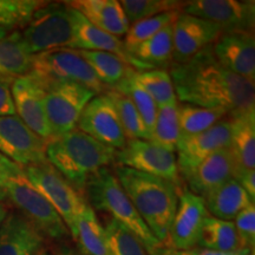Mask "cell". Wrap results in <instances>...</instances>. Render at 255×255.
<instances>
[{
  "mask_svg": "<svg viewBox=\"0 0 255 255\" xmlns=\"http://www.w3.org/2000/svg\"><path fill=\"white\" fill-rule=\"evenodd\" d=\"M183 13L210 21L228 31H254L255 2L252 0H191L184 1Z\"/></svg>",
  "mask_w": 255,
  "mask_h": 255,
  "instance_id": "12",
  "label": "cell"
},
{
  "mask_svg": "<svg viewBox=\"0 0 255 255\" xmlns=\"http://www.w3.org/2000/svg\"><path fill=\"white\" fill-rule=\"evenodd\" d=\"M130 25L168 12L182 11L184 1L177 0H123L120 1Z\"/></svg>",
  "mask_w": 255,
  "mask_h": 255,
  "instance_id": "36",
  "label": "cell"
},
{
  "mask_svg": "<svg viewBox=\"0 0 255 255\" xmlns=\"http://www.w3.org/2000/svg\"><path fill=\"white\" fill-rule=\"evenodd\" d=\"M208 216L202 197L188 189L181 190L167 246L178 251H190L196 247L203 222Z\"/></svg>",
  "mask_w": 255,
  "mask_h": 255,
  "instance_id": "16",
  "label": "cell"
},
{
  "mask_svg": "<svg viewBox=\"0 0 255 255\" xmlns=\"http://www.w3.org/2000/svg\"><path fill=\"white\" fill-rule=\"evenodd\" d=\"M248 255H254V253H251V254H248Z\"/></svg>",
  "mask_w": 255,
  "mask_h": 255,
  "instance_id": "49",
  "label": "cell"
},
{
  "mask_svg": "<svg viewBox=\"0 0 255 255\" xmlns=\"http://www.w3.org/2000/svg\"><path fill=\"white\" fill-rule=\"evenodd\" d=\"M221 33L215 24L181 12L173 24V64L193 58L212 46Z\"/></svg>",
  "mask_w": 255,
  "mask_h": 255,
  "instance_id": "19",
  "label": "cell"
},
{
  "mask_svg": "<svg viewBox=\"0 0 255 255\" xmlns=\"http://www.w3.org/2000/svg\"><path fill=\"white\" fill-rule=\"evenodd\" d=\"M85 191L88 193L90 201L89 205L92 209L110 214L111 219L132 233L146 251L162 245L146 227L116 175L111 173L109 169L103 168L94 175L89 180Z\"/></svg>",
  "mask_w": 255,
  "mask_h": 255,
  "instance_id": "5",
  "label": "cell"
},
{
  "mask_svg": "<svg viewBox=\"0 0 255 255\" xmlns=\"http://www.w3.org/2000/svg\"><path fill=\"white\" fill-rule=\"evenodd\" d=\"M7 36V31L4 30L2 27H0V39H2V38H5Z\"/></svg>",
  "mask_w": 255,
  "mask_h": 255,
  "instance_id": "47",
  "label": "cell"
},
{
  "mask_svg": "<svg viewBox=\"0 0 255 255\" xmlns=\"http://www.w3.org/2000/svg\"><path fill=\"white\" fill-rule=\"evenodd\" d=\"M44 90L51 138L77 129L85 107L97 96L77 83H55L44 87Z\"/></svg>",
  "mask_w": 255,
  "mask_h": 255,
  "instance_id": "9",
  "label": "cell"
},
{
  "mask_svg": "<svg viewBox=\"0 0 255 255\" xmlns=\"http://www.w3.org/2000/svg\"><path fill=\"white\" fill-rule=\"evenodd\" d=\"M146 252H148V255H193L189 251H178L165 245H158Z\"/></svg>",
  "mask_w": 255,
  "mask_h": 255,
  "instance_id": "43",
  "label": "cell"
},
{
  "mask_svg": "<svg viewBox=\"0 0 255 255\" xmlns=\"http://www.w3.org/2000/svg\"><path fill=\"white\" fill-rule=\"evenodd\" d=\"M197 247L207 250L233 252L244 250L234 222L208 216L201 229Z\"/></svg>",
  "mask_w": 255,
  "mask_h": 255,
  "instance_id": "29",
  "label": "cell"
},
{
  "mask_svg": "<svg viewBox=\"0 0 255 255\" xmlns=\"http://www.w3.org/2000/svg\"><path fill=\"white\" fill-rule=\"evenodd\" d=\"M115 162L121 167L162 177L177 187L181 186L175 152L165 150L150 141L129 139L122 149L116 150Z\"/></svg>",
  "mask_w": 255,
  "mask_h": 255,
  "instance_id": "10",
  "label": "cell"
},
{
  "mask_svg": "<svg viewBox=\"0 0 255 255\" xmlns=\"http://www.w3.org/2000/svg\"><path fill=\"white\" fill-rule=\"evenodd\" d=\"M70 15H71L72 23V41L68 49L113 53L123 59L128 65L131 66L137 72L151 70L145 64L136 59L131 53L128 52L122 39L94 26L79 12L71 7H70Z\"/></svg>",
  "mask_w": 255,
  "mask_h": 255,
  "instance_id": "18",
  "label": "cell"
},
{
  "mask_svg": "<svg viewBox=\"0 0 255 255\" xmlns=\"http://www.w3.org/2000/svg\"><path fill=\"white\" fill-rule=\"evenodd\" d=\"M169 73L181 103L222 110L228 117L255 109V83L220 65L212 46L186 62L171 64Z\"/></svg>",
  "mask_w": 255,
  "mask_h": 255,
  "instance_id": "1",
  "label": "cell"
},
{
  "mask_svg": "<svg viewBox=\"0 0 255 255\" xmlns=\"http://www.w3.org/2000/svg\"><path fill=\"white\" fill-rule=\"evenodd\" d=\"M136 72L137 71L130 72L127 76V78H124L116 88H114V90L120 91L121 94L126 95L127 97L130 98V101L132 102L137 111L141 115L143 123H144L149 135L151 136L158 107L154 102V100L149 96L148 92L137 83L135 78Z\"/></svg>",
  "mask_w": 255,
  "mask_h": 255,
  "instance_id": "33",
  "label": "cell"
},
{
  "mask_svg": "<svg viewBox=\"0 0 255 255\" xmlns=\"http://www.w3.org/2000/svg\"><path fill=\"white\" fill-rule=\"evenodd\" d=\"M234 226L242 246L254 251L255 246V206L252 203L234 219Z\"/></svg>",
  "mask_w": 255,
  "mask_h": 255,
  "instance_id": "39",
  "label": "cell"
},
{
  "mask_svg": "<svg viewBox=\"0 0 255 255\" xmlns=\"http://www.w3.org/2000/svg\"><path fill=\"white\" fill-rule=\"evenodd\" d=\"M46 159L79 194L89 180L115 161L116 150L75 129L46 143Z\"/></svg>",
  "mask_w": 255,
  "mask_h": 255,
  "instance_id": "3",
  "label": "cell"
},
{
  "mask_svg": "<svg viewBox=\"0 0 255 255\" xmlns=\"http://www.w3.org/2000/svg\"><path fill=\"white\" fill-rule=\"evenodd\" d=\"M203 200L209 216L225 221H234L242 210L254 203L234 178L216 188Z\"/></svg>",
  "mask_w": 255,
  "mask_h": 255,
  "instance_id": "24",
  "label": "cell"
},
{
  "mask_svg": "<svg viewBox=\"0 0 255 255\" xmlns=\"http://www.w3.org/2000/svg\"><path fill=\"white\" fill-rule=\"evenodd\" d=\"M105 94L109 96L110 100L113 101L127 141H129V139L149 141L150 135H149L144 123H143L141 115L137 111L130 98L121 94L120 91L114 90V89H108Z\"/></svg>",
  "mask_w": 255,
  "mask_h": 255,
  "instance_id": "32",
  "label": "cell"
},
{
  "mask_svg": "<svg viewBox=\"0 0 255 255\" xmlns=\"http://www.w3.org/2000/svg\"><path fill=\"white\" fill-rule=\"evenodd\" d=\"M43 2L39 0H0V27L7 32L24 28Z\"/></svg>",
  "mask_w": 255,
  "mask_h": 255,
  "instance_id": "37",
  "label": "cell"
},
{
  "mask_svg": "<svg viewBox=\"0 0 255 255\" xmlns=\"http://www.w3.org/2000/svg\"><path fill=\"white\" fill-rule=\"evenodd\" d=\"M12 82L13 79L0 78V117L17 115L11 91Z\"/></svg>",
  "mask_w": 255,
  "mask_h": 255,
  "instance_id": "40",
  "label": "cell"
},
{
  "mask_svg": "<svg viewBox=\"0 0 255 255\" xmlns=\"http://www.w3.org/2000/svg\"><path fill=\"white\" fill-rule=\"evenodd\" d=\"M32 55L19 31L0 39V78L14 79L30 72Z\"/></svg>",
  "mask_w": 255,
  "mask_h": 255,
  "instance_id": "26",
  "label": "cell"
},
{
  "mask_svg": "<svg viewBox=\"0 0 255 255\" xmlns=\"http://www.w3.org/2000/svg\"><path fill=\"white\" fill-rule=\"evenodd\" d=\"M182 11H174L168 12V13H163L159 15H155V17L143 19V20L137 21L130 25L129 30H128L126 38H124L123 43L128 52L131 53L132 51L136 49L139 44L145 41L149 38L155 36L159 31L163 30L164 27L173 25L174 21L176 20L177 15Z\"/></svg>",
  "mask_w": 255,
  "mask_h": 255,
  "instance_id": "35",
  "label": "cell"
},
{
  "mask_svg": "<svg viewBox=\"0 0 255 255\" xmlns=\"http://www.w3.org/2000/svg\"><path fill=\"white\" fill-rule=\"evenodd\" d=\"M228 119H231V142L228 148L234 161V173L253 170L255 169V109Z\"/></svg>",
  "mask_w": 255,
  "mask_h": 255,
  "instance_id": "23",
  "label": "cell"
},
{
  "mask_svg": "<svg viewBox=\"0 0 255 255\" xmlns=\"http://www.w3.org/2000/svg\"><path fill=\"white\" fill-rule=\"evenodd\" d=\"M234 178L240 186L244 188V190L250 195L252 200L255 199V169L253 170H244V171H235L233 174Z\"/></svg>",
  "mask_w": 255,
  "mask_h": 255,
  "instance_id": "41",
  "label": "cell"
},
{
  "mask_svg": "<svg viewBox=\"0 0 255 255\" xmlns=\"http://www.w3.org/2000/svg\"><path fill=\"white\" fill-rule=\"evenodd\" d=\"M77 129L115 150L127 143L119 115L107 94L95 96L81 115Z\"/></svg>",
  "mask_w": 255,
  "mask_h": 255,
  "instance_id": "13",
  "label": "cell"
},
{
  "mask_svg": "<svg viewBox=\"0 0 255 255\" xmlns=\"http://www.w3.org/2000/svg\"><path fill=\"white\" fill-rule=\"evenodd\" d=\"M7 215H8V209L6 208L2 203H0V225L4 222V220L6 219V216Z\"/></svg>",
  "mask_w": 255,
  "mask_h": 255,
  "instance_id": "45",
  "label": "cell"
},
{
  "mask_svg": "<svg viewBox=\"0 0 255 255\" xmlns=\"http://www.w3.org/2000/svg\"><path fill=\"white\" fill-rule=\"evenodd\" d=\"M193 255H248L251 253H254V251L248 250V248H244V250L233 251V252H221V251H213L207 250V248L202 247H194L189 251Z\"/></svg>",
  "mask_w": 255,
  "mask_h": 255,
  "instance_id": "42",
  "label": "cell"
},
{
  "mask_svg": "<svg viewBox=\"0 0 255 255\" xmlns=\"http://www.w3.org/2000/svg\"><path fill=\"white\" fill-rule=\"evenodd\" d=\"M135 78L137 83L154 100L157 107L177 102L173 81H171L170 73L167 70L151 69L136 72Z\"/></svg>",
  "mask_w": 255,
  "mask_h": 255,
  "instance_id": "34",
  "label": "cell"
},
{
  "mask_svg": "<svg viewBox=\"0 0 255 255\" xmlns=\"http://www.w3.org/2000/svg\"><path fill=\"white\" fill-rule=\"evenodd\" d=\"M46 143L17 115L0 117V155L21 168L47 162Z\"/></svg>",
  "mask_w": 255,
  "mask_h": 255,
  "instance_id": "11",
  "label": "cell"
},
{
  "mask_svg": "<svg viewBox=\"0 0 255 255\" xmlns=\"http://www.w3.org/2000/svg\"><path fill=\"white\" fill-rule=\"evenodd\" d=\"M28 73L43 88L55 83H77L95 95H102L107 91L89 64L79 55L78 50L58 49L33 55Z\"/></svg>",
  "mask_w": 255,
  "mask_h": 255,
  "instance_id": "6",
  "label": "cell"
},
{
  "mask_svg": "<svg viewBox=\"0 0 255 255\" xmlns=\"http://www.w3.org/2000/svg\"><path fill=\"white\" fill-rule=\"evenodd\" d=\"M78 251L83 255H110L104 226L98 220L95 210L87 203L79 214L72 233Z\"/></svg>",
  "mask_w": 255,
  "mask_h": 255,
  "instance_id": "25",
  "label": "cell"
},
{
  "mask_svg": "<svg viewBox=\"0 0 255 255\" xmlns=\"http://www.w3.org/2000/svg\"><path fill=\"white\" fill-rule=\"evenodd\" d=\"M220 65L239 77L255 83V39L253 32H222L212 45Z\"/></svg>",
  "mask_w": 255,
  "mask_h": 255,
  "instance_id": "15",
  "label": "cell"
},
{
  "mask_svg": "<svg viewBox=\"0 0 255 255\" xmlns=\"http://www.w3.org/2000/svg\"><path fill=\"white\" fill-rule=\"evenodd\" d=\"M0 174L7 199L44 237L60 240L69 234L58 213L28 181L24 168L0 155Z\"/></svg>",
  "mask_w": 255,
  "mask_h": 255,
  "instance_id": "4",
  "label": "cell"
},
{
  "mask_svg": "<svg viewBox=\"0 0 255 255\" xmlns=\"http://www.w3.org/2000/svg\"><path fill=\"white\" fill-rule=\"evenodd\" d=\"M11 91L17 116L44 141H50L51 131L46 119L43 85L31 73H26L13 79Z\"/></svg>",
  "mask_w": 255,
  "mask_h": 255,
  "instance_id": "17",
  "label": "cell"
},
{
  "mask_svg": "<svg viewBox=\"0 0 255 255\" xmlns=\"http://www.w3.org/2000/svg\"><path fill=\"white\" fill-rule=\"evenodd\" d=\"M104 231L110 255H148L142 242L115 220L107 222Z\"/></svg>",
  "mask_w": 255,
  "mask_h": 255,
  "instance_id": "38",
  "label": "cell"
},
{
  "mask_svg": "<svg viewBox=\"0 0 255 255\" xmlns=\"http://www.w3.org/2000/svg\"><path fill=\"white\" fill-rule=\"evenodd\" d=\"M227 117L228 115L222 110L207 109L187 103L178 104V141L206 131Z\"/></svg>",
  "mask_w": 255,
  "mask_h": 255,
  "instance_id": "30",
  "label": "cell"
},
{
  "mask_svg": "<svg viewBox=\"0 0 255 255\" xmlns=\"http://www.w3.org/2000/svg\"><path fill=\"white\" fill-rule=\"evenodd\" d=\"M180 129H178V102L158 107L156 121L152 129L150 142L165 150L175 152Z\"/></svg>",
  "mask_w": 255,
  "mask_h": 255,
  "instance_id": "31",
  "label": "cell"
},
{
  "mask_svg": "<svg viewBox=\"0 0 255 255\" xmlns=\"http://www.w3.org/2000/svg\"><path fill=\"white\" fill-rule=\"evenodd\" d=\"M233 173L234 161L229 148H226L201 162L184 181L188 184V190L205 199L216 188L233 178Z\"/></svg>",
  "mask_w": 255,
  "mask_h": 255,
  "instance_id": "21",
  "label": "cell"
},
{
  "mask_svg": "<svg viewBox=\"0 0 255 255\" xmlns=\"http://www.w3.org/2000/svg\"><path fill=\"white\" fill-rule=\"evenodd\" d=\"M44 235L23 215L11 213L0 225V255H37Z\"/></svg>",
  "mask_w": 255,
  "mask_h": 255,
  "instance_id": "20",
  "label": "cell"
},
{
  "mask_svg": "<svg viewBox=\"0 0 255 255\" xmlns=\"http://www.w3.org/2000/svg\"><path fill=\"white\" fill-rule=\"evenodd\" d=\"M173 25H169L139 44L132 56L150 69L165 70L173 64Z\"/></svg>",
  "mask_w": 255,
  "mask_h": 255,
  "instance_id": "27",
  "label": "cell"
},
{
  "mask_svg": "<svg viewBox=\"0 0 255 255\" xmlns=\"http://www.w3.org/2000/svg\"><path fill=\"white\" fill-rule=\"evenodd\" d=\"M37 255H50L49 253H47V252L46 251H40L39 252V253H38Z\"/></svg>",
  "mask_w": 255,
  "mask_h": 255,
  "instance_id": "48",
  "label": "cell"
},
{
  "mask_svg": "<svg viewBox=\"0 0 255 255\" xmlns=\"http://www.w3.org/2000/svg\"><path fill=\"white\" fill-rule=\"evenodd\" d=\"M24 171L28 181L58 213L72 235L76 221L88 203L87 201L49 162L30 165L24 168Z\"/></svg>",
  "mask_w": 255,
  "mask_h": 255,
  "instance_id": "8",
  "label": "cell"
},
{
  "mask_svg": "<svg viewBox=\"0 0 255 255\" xmlns=\"http://www.w3.org/2000/svg\"><path fill=\"white\" fill-rule=\"evenodd\" d=\"M78 52L89 64L96 77L107 88V90L116 88L130 72L136 71L123 59L113 53L83 50H78Z\"/></svg>",
  "mask_w": 255,
  "mask_h": 255,
  "instance_id": "28",
  "label": "cell"
},
{
  "mask_svg": "<svg viewBox=\"0 0 255 255\" xmlns=\"http://www.w3.org/2000/svg\"><path fill=\"white\" fill-rule=\"evenodd\" d=\"M31 55L68 49L72 41V23L66 2H43L20 32Z\"/></svg>",
  "mask_w": 255,
  "mask_h": 255,
  "instance_id": "7",
  "label": "cell"
},
{
  "mask_svg": "<svg viewBox=\"0 0 255 255\" xmlns=\"http://www.w3.org/2000/svg\"><path fill=\"white\" fill-rule=\"evenodd\" d=\"M55 255H83L78 250H73L71 247H60L58 251L56 252Z\"/></svg>",
  "mask_w": 255,
  "mask_h": 255,
  "instance_id": "44",
  "label": "cell"
},
{
  "mask_svg": "<svg viewBox=\"0 0 255 255\" xmlns=\"http://www.w3.org/2000/svg\"><path fill=\"white\" fill-rule=\"evenodd\" d=\"M231 121L222 120L206 131L178 141L176 161L181 178L186 180L191 171L210 155L229 146Z\"/></svg>",
  "mask_w": 255,
  "mask_h": 255,
  "instance_id": "14",
  "label": "cell"
},
{
  "mask_svg": "<svg viewBox=\"0 0 255 255\" xmlns=\"http://www.w3.org/2000/svg\"><path fill=\"white\" fill-rule=\"evenodd\" d=\"M115 175L149 231L167 246L178 203V187L162 177L121 165H116Z\"/></svg>",
  "mask_w": 255,
  "mask_h": 255,
  "instance_id": "2",
  "label": "cell"
},
{
  "mask_svg": "<svg viewBox=\"0 0 255 255\" xmlns=\"http://www.w3.org/2000/svg\"><path fill=\"white\" fill-rule=\"evenodd\" d=\"M5 200H7V195H6L4 184H2V180H1V174H0V203L4 202Z\"/></svg>",
  "mask_w": 255,
  "mask_h": 255,
  "instance_id": "46",
  "label": "cell"
},
{
  "mask_svg": "<svg viewBox=\"0 0 255 255\" xmlns=\"http://www.w3.org/2000/svg\"><path fill=\"white\" fill-rule=\"evenodd\" d=\"M100 30L120 38L126 36L130 23L117 0H73L65 1Z\"/></svg>",
  "mask_w": 255,
  "mask_h": 255,
  "instance_id": "22",
  "label": "cell"
}]
</instances>
